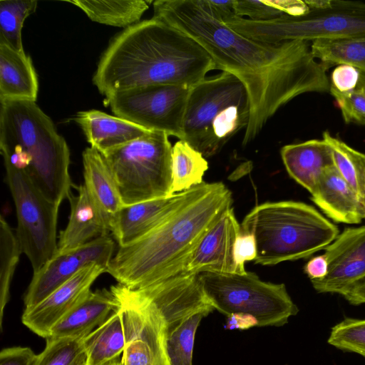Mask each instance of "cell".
Returning <instances> with one entry per match:
<instances>
[{
	"instance_id": "obj_25",
	"label": "cell",
	"mask_w": 365,
	"mask_h": 365,
	"mask_svg": "<svg viewBox=\"0 0 365 365\" xmlns=\"http://www.w3.org/2000/svg\"><path fill=\"white\" fill-rule=\"evenodd\" d=\"M87 365H105L123 354L125 344L123 313L118 309L101 325L84 337Z\"/></svg>"
},
{
	"instance_id": "obj_10",
	"label": "cell",
	"mask_w": 365,
	"mask_h": 365,
	"mask_svg": "<svg viewBox=\"0 0 365 365\" xmlns=\"http://www.w3.org/2000/svg\"><path fill=\"white\" fill-rule=\"evenodd\" d=\"M4 163L16 208V235L35 273L57 252L59 205L46 198L25 170Z\"/></svg>"
},
{
	"instance_id": "obj_41",
	"label": "cell",
	"mask_w": 365,
	"mask_h": 365,
	"mask_svg": "<svg viewBox=\"0 0 365 365\" xmlns=\"http://www.w3.org/2000/svg\"><path fill=\"white\" fill-rule=\"evenodd\" d=\"M343 297L352 305L365 304V279L354 285Z\"/></svg>"
},
{
	"instance_id": "obj_18",
	"label": "cell",
	"mask_w": 365,
	"mask_h": 365,
	"mask_svg": "<svg viewBox=\"0 0 365 365\" xmlns=\"http://www.w3.org/2000/svg\"><path fill=\"white\" fill-rule=\"evenodd\" d=\"M76 189L77 195L71 193L68 198L71 206L69 220L59 234L56 253L76 249L110 232L101 212L85 185H80Z\"/></svg>"
},
{
	"instance_id": "obj_14",
	"label": "cell",
	"mask_w": 365,
	"mask_h": 365,
	"mask_svg": "<svg viewBox=\"0 0 365 365\" xmlns=\"http://www.w3.org/2000/svg\"><path fill=\"white\" fill-rule=\"evenodd\" d=\"M324 250L327 274L311 280L317 292L343 296L365 279V225L345 228Z\"/></svg>"
},
{
	"instance_id": "obj_22",
	"label": "cell",
	"mask_w": 365,
	"mask_h": 365,
	"mask_svg": "<svg viewBox=\"0 0 365 365\" xmlns=\"http://www.w3.org/2000/svg\"><path fill=\"white\" fill-rule=\"evenodd\" d=\"M74 120L82 129L91 147L101 153L150 132L127 120L97 110L78 112Z\"/></svg>"
},
{
	"instance_id": "obj_23",
	"label": "cell",
	"mask_w": 365,
	"mask_h": 365,
	"mask_svg": "<svg viewBox=\"0 0 365 365\" xmlns=\"http://www.w3.org/2000/svg\"><path fill=\"white\" fill-rule=\"evenodd\" d=\"M82 157L83 185L101 212L110 232L113 220L123 207L118 187L102 153L89 147L83 152Z\"/></svg>"
},
{
	"instance_id": "obj_27",
	"label": "cell",
	"mask_w": 365,
	"mask_h": 365,
	"mask_svg": "<svg viewBox=\"0 0 365 365\" xmlns=\"http://www.w3.org/2000/svg\"><path fill=\"white\" fill-rule=\"evenodd\" d=\"M208 163L199 151L183 140L172 148V185L170 195L188 190L203 182Z\"/></svg>"
},
{
	"instance_id": "obj_36",
	"label": "cell",
	"mask_w": 365,
	"mask_h": 365,
	"mask_svg": "<svg viewBox=\"0 0 365 365\" xmlns=\"http://www.w3.org/2000/svg\"><path fill=\"white\" fill-rule=\"evenodd\" d=\"M329 92L334 96L345 123L365 125V72L359 71L358 82L350 91Z\"/></svg>"
},
{
	"instance_id": "obj_37",
	"label": "cell",
	"mask_w": 365,
	"mask_h": 365,
	"mask_svg": "<svg viewBox=\"0 0 365 365\" xmlns=\"http://www.w3.org/2000/svg\"><path fill=\"white\" fill-rule=\"evenodd\" d=\"M235 273L244 274L245 263L255 260L257 257V244L253 235L240 232L234 245Z\"/></svg>"
},
{
	"instance_id": "obj_19",
	"label": "cell",
	"mask_w": 365,
	"mask_h": 365,
	"mask_svg": "<svg viewBox=\"0 0 365 365\" xmlns=\"http://www.w3.org/2000/svg\"><path fill=\"white\" fill-rule=\"evenodd\" d=\"M311 195L312 200L334 222L354 225L365 219L364 207L335 165L323 172Z\"/></svg>"
},
{
	"instance_id": "obj_33",
	"label": "cell",
	"mask_w": 365,
	"mask_h": 365,
	"mask_svg": "<svg viewBox=\"0 0 365 365\" xmlns=\"http://www.w3.org/2000/svg\"><path fill=\"white\" fill-rule=\"evenodd\" d=\"M206 313H196L168 330L167 351L170 365H192L195 336Z\"/></svg>"
},
{
	"instance_id": "obj_21",
	"label": "cell",
	"mask_w": 365,
	"mask_h": 365,
	"mask_svg": "<svg viewBox=\"0 0 365 365\" xmlns=\"http://www.w3.org/2000/svg\"><path fill=\"white\" fill-rule=\"evenodd\" d=\"M280 154L289 176L311 194L323 172L334 165L331 149L324 139L286 145Z\"/></svg>"
},
{
	"instance_id": "obj_11",
	"label": "cell",
	"mask_w": 365,
	"mask_h": 365,
	"mask_svg": "<svg viewBox=\"0 0 365 365\" xmlns=\"http://www.w3.org/2000/svg\"><path fill=\"white\" fill-rule=\"evenodd\" d=\"M110 288L123 313L125 344L121 365H170L168 323L160 309L137 290L120 284Z\"/></svg>"
},
{
	"instance_id": "obj_26",
	"label": "cell",
	"mask_w": 365,
	"mask_h": 365,
	"mask_svg": "<svg viewBox=\"0 0 365 365\" xmlns=\"http://www.w3.org/2000/svg\"><path fill=\"white\" fill-rule=\"evenodd\" d=\"M96 22L118 27H130L138 22L149 8L150 1H87L69 0Z\"/></svg>"
},
{
	"instance_id": "obj_38",
	"label": "cell",
	"mask_w": 365,
	"mask_h": 365,
	"mask_svg": "<svg viewBox=\"0 0 365 365\" xmlns=\"http://www.w3.org/2000/svg\"><path fill=\"white\" fill-rule=\"evenodd\" d=\"M359 78V71L349 65H339L332 72L329 91L345 93L352 90Z\"/></svg>"
},
{
	"instance_id": "obj_40",
	"label": "cell",
	"mask_w": 365,
	"mask_h": 365,
	"mask_svg": "<svg viewBox=\"0 0 365 365\" xmlns=\"http://www.w3.org/2000/svg\"><path fill=\"white\" fill-rule=\"evenodd\" d=\"M304 271L310 280L324 278L328 271V262L325 255H317L309 259L306 263Z\"/></svg>"
},
{
	"instance_id": "obj_16",
	"label": "cell",
	"mask_w": 365,
	"mask_h": 365,
	"mask_svg": "<svg viewBox=\"0 0 365 365\" xmlns=\"http://www.w3.org/2000/svg\"><path fill=\"white\" fill-rule=\"evenodd\" d=\"M198 185L173 195L122 207L110 228L118 247L139 240L160 225L195 194Z\"/></svg>"
},
{
	"instance_id": "obj_9",
	"label": "cell",
	"mask_w": 365,
	"mask_h": 365,
	"mask_svg": "<svg viewBox=\"0 0 365 365\" xmlns=\"http://www.w3.org/2000/svg\"><path fill=\"white\" fill-rule=\"evenodd\" d=\"M199 275L210 304L227 317L246 315L257 327H281L299 312L284 284L262 281L255 273L204 272Z\"/></svg>"
},
{
	"instance_id": "obj_6",
	"label": "cell",
	"mask_w": 365,
	"mask_h": 365,
	"mask_svg": "<svg viewBox=\"0 0 365 365\" xmlns=\"http://www.w3.org/2000/svg\"><path fill=\"white\" fill-rule=\"evenodd\" d=\"M250 115L249 96L234 75L222 71L191 87L185 108L183 140L206 158L217 154Z\"/></svg>"
},
{
	"instance_id": "obj_15",
	"label": "cell",
	"mask_w": 365,
	"mask_h": 365,
	"mask_svg": "<svg viewBox=\"0 0 365 365\" xmlns=\"http://www.w3.org/2000/svg\"><path fill=\"white\" fill-rule=\"evenodd\" d=\"M104 272L107 268L97 263L84 267L41 302L25 308L22 323L46 339L53 326L88 294L95 280Z\"/></svg>"
},
{
	"instance_id": "obj_5",
	"label": "cell",
	"mask_w": 365,
	"mask_h": 365,
	"mask_svg": "<svg viewBox=\"0 0 365 365\" xmlns=\"http://www.w3.org/2000/svg\"><path fill=\"white\" fill-rule=\"evenodd\" d=\"M240 232L254 235V261L262 265L309 257L325 249L339 234L338 227L313 206L292 200L255 206L245 217Z\"/></svg>"
},
{
	"instance_id": "obj_29",
	"label": "cell",
	"mask_w": 365,
	"mask_h": 365,
	"mask_svg": "<svg viewBox=\"0 0 365 365\" xmlns=\"http://www.w3.org/2000/svg\"><path fill=\"white\" fill-rule=\"evenodd\" d=\"M314 57L330 67L349 65L365 72V37L317 40L311 43Z\"/></svg>"
},
{
	"instance_id": "obj_8",
	"label": "cell",
	"mask_w": 365,
	"mask_h": 365,
	"mask_svg": "<svg viewBox=\"0 0 365 365\" xmlns=\"http://www.w3.org/2000/svg\"><path fill=\"white\" fill-rule=\"evenodd\" d=\"M172 148L166 133L150 131L102 153L123 206L170 195Z\"/></svg>"
},
{
	"instance_id": "obj_32",
	"label": "cell",
	"mask_w": 365,
	"mask_h": 365,
	"mask_svg": "<svg viewBox=\"0 0 365 365\" xmlns=\"http://www.w3.org/2000/svg\"><path fill=\"white\" fill-rule=\"evenodd\" d=\"M232 9L237 16H247L248 19L255 21H267L285 15H302L309 8L302 1L234 0Z\"/></svg>"
},
{
	"instance_id": "obj_39",
	"label": "cell",
	"mask_w": 365,
	"mask_h": 365,
	"mask_svg": "<svg viewBox=\"0 0 365 365\" xmlns=\"http://www.w3.org/2000/svg\"><path fill=\"white\" fill-rule=\"evenodd\" d=\"M37 355L29 347L14 346L0 352V365H34Z\"/></svg>"
},
{
	"instance_id": "obj_1",
	"label": "cell",
	"mask_w": 365,
	"mask_h": 365,
	"mask_svg": "<svg viewBox=\"0 0 365 365\" xmlns=\"http://www.w3.org/2000/svg\"><path fill=\"white\" fill-rule=\"evenodd\" d=\"M153 17L198 43L217 69L237 77L249 96L250 115L242 144L260 133L284 105L304 93L329 92V68L303 41H262L228 27L207 0H157Z\"/></svg>"
},
{
	"instance_id": "obj_3",
	"label": "cell",
	"mask_w": 365,
	"mask_h": 365,
	"mask_svg": "<svg viewBox=\"0 0 365 365\" xmlns=\"http://www.w3.org/2000/svg\"><path fill=\"white\" fill-rule=\"evenodd\" d=\"M232 204V192L224 183L203 182L160 225L118 247L107 272L118 284L140 289L184 271L200 240Z\"/></svg>"
},
{
	"instance_id": "obj_34",
	"label": "cell",
	"mask_w": 365,
	"mask_h": 365,
	"mask_svg": "<svg viewBox=\"0 0 365 365\" xmlns=\"http://www.w3.org/2000/svg\"><path fill=\"white\" fill-rule=\"evenodd\" d=\"M88 355L83 338H46L44 349L34 365H87Z\"/></svg>"
},
{
	"instance_id": "obj_20",
	"label": "cell",
	"mask_w": 365,
	"mask_h": 365,
	"mask_svg": "<svg viewBox=\"0 0 365 365\" xmlns=\"http://www.w3.org/2000/svg\"><path fill=\"white\" fill-rule=\"evenodd\" d=\"M118 306V299L111 288L91 291L53 326L47 338L85 337L106 321Z\"/></svg>"
},
{
	"instance_id": "obj_4",
	"label": "cell",
	"mask_w": 365,
	"mask_h": 365,
	"mask_svg": "<svg viewBox=\"0 0 365 365\" xmlns=\"http://www.w3.org/2000/svg\"><path fill=\"white\" fill-rule=\"evenodd\" d=\"M0 101L4 162L25 170L46 198L60 205L72 193L73 186L70 150L65 139L35 101Z\"/></svg>"
},
{
	"instance_id": "obj_24",
	"label": "cell",
	"mask_w": 365,
	"mask_h": 365,
	"mask_svg": "<svg viewBox=\"0 0 365 365\" xmlns=\"http://www.w3.org/2000/svg\"><path fill=\"white\" fill-rule=\"evenodd\" d=\"M38 83L31 58L0 43V100L35 101Z\"/></svg>"
},
{
	"instance_id": "obj_42",
	"label": "cell",
	"mask_w": 365,
	"mask_h": 365,
	"mask_svg": "<svg viewBox=\"0 0 365 365\" xmlns=\"http://www.w3.org/2000/svg\"><path fill=\"white\" fill-rule=\"evenodd\" d=\"M228 317L227 329H245L251 327L257 326V322L250 316L234 314Z\"/></svg>"
},
{
	"instance_id": "obj_30",
	"label": "cell",
	"mask_w": 365,
	"mask_h": 365,
	"mask_svg": "<svg viewBox=\"0 0 365 365\" xmlns=\"http://www.w3.org/2000/svg\"><path fill=\"white\" fill-rule=\"evenodd\" d=\"M21 247L10 225L0 217V327L2 329L4 311L10 298L11 280L19 261Z\"/></svg>"
},
{
	"instance_id": "obj_43",
	"label": "cell",
	"mask_w": 365,
	"mask_h": 365,
	"mask_svg": "<svg viewBox=\"0 0 365 365\" xmlns=\"http://www.w3.org/2000/svg\"><path fill=\"white\" fill-rule=\"evenodd\" d=\"M105 365H121V361L119 359V357H118Z\"/></svg>"
},
{
	"instance_id": "obj_31",
	"label": "cell",
	"mask_w": 365,
	"mask_h": 365,
	"mask_svg": "<svg viewBox=\"0 0 365 365\" xmlns=\"http://www.w3.org/2000/svg\"><path fill=\"white\" fill-rule=\"evenodd\" d=\"M37 1L34 0L0 1V43L24 51L21 30L25 19L34 13Z\"/></svg>"
},
{
	"instance_id": "obj_35",
	"label": "cell",
	"mask_w": 365,
	"mask_h": 365,
	"mask_svg": "<svg viewBox=\"0 0 365 365\" xmlns=\"http://www.w3.org/2000/svg\"><path fill=\"white\" fill-rule=\"evenodd\" d=\"M327 343L365 359V319L345 317L331 329Z\"/></svg>"
},
{
	"instance_id": "obj_7",
	"label": "cell",
	"mask_w": 365,
	"mask_h": 365,
	"mask_svg": "<svg viewBox=\"0 0 365 365\" xmlns=\"http://www.w3.org/2000/svg\"><path fill=\"white\" fill-rule=\"evenodd\" d=\"M304 1L309 9L302 15L255 21L233 14L222 21L242 35L270 43L365 37V2Z\"/></svg>"
},
{
	"instance_id": "obj_2",
	"label": "cell",
	"mask_w": 365,
	"mask_h": 365,
	"mask_svg": "<svg viewBox=\"0 0 365 365\" xmlns=\"http://www.w3.org/2000/svg\"><path fill=\"white\" fill-rule=\"evenodd\" d=\"M215 69L209 54L194 39L152 18L114 38L98 62L93 83L107 98L147 86L192 87Z\"/></svg>"
},
{
	"instance_id": "obj_13",
	"label": "cell",
	"mask_w": 365,
	"mask_h": 365,
	"mask_svg": "<svg viewBox=\"0 0 365 365\" xmlns=\"http://www.w3.org/2000/svg\"><path fill=\"white\" fill-rule=\"evenodd\" d=\"M115 243L109 235L96 239L76 249L56 253L34 273L24 297L25 308L41 302L84 267L97 263L108 268Z\"/></svg>"
},
{
	"instance_id": "obj_28",
	"label": "cell",
	"mask_w": 365,
	"mask_h": 365,
	"mask_svg": "<svg viewBox=\"0 0 365 365\" xmlns=\"http://www.w3.org/2000/svg\"><path fill=\"white\" fill-rule=\"evenodd\" d=\"M331 149L334 162L365 210V154L355 150L328 131L322 134Z\"/></svg>"
},
{
	"instance_id": "obj_17",
	"label": "cell",
	"mask_w": 365,
	"mask_h": 365,
	"mask_svg": "<svg viewBox=\"0 0 365 365\" xmlns=\"http://www.w3.org/2000/svg\"><path fill=\"white\" fill-rule=\"evenodd\" d=\"M240 232L232 207L228 208L208 229L193 250L184 271L236 272L234 245Z\"/></svg>"
},
{
	"instance_id": "obj_12",
	"label": "cell",
	"mask_w": 365,
	"mask_h": 365,
	"mask_svg": "<svg viewBox=\"0 0 365 365\" xmlns=\"http://www.w3.org/2000/svg\"><path fill=\"white\" fill-rule=\"evenodd\" d=\"M190 88L175 85L142 86L114 93L105 102L119 118L182 140Z\"/></svg>"
}]
</instances>
